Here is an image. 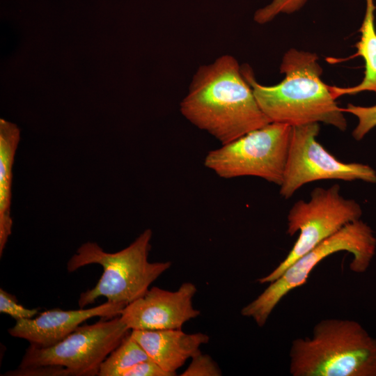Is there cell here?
Returning a JSON list of instances; mask_svg holds the SVG:
<instances>
[{"label": "cell", "mask_w": 376, "mask_h": 376, "mask_svg": "<svg viewBox=\"0 0 376 376\" xmlns=\"http://www.w3.org/2000/svg\"><path fill=\"white\" fill-rule=\"evenodd\" d=\"M180 110L187 120L222 145L271 123L238 61L228 54L198 68Z\"/></svg>", "instance_id": "obj_1"}, {"label": "cell", "mask_w": 376, "mask_h": 376, "mask_svg": "<svg viewBox=\"0 0 376 376\" xmlns=\"http://www.w3.org/2000/svg\"><path fill=\"white\" fill-rule=\"evenodd\" d=\"M318 61L315 53L290 49L280 65L285 77L273 86L258 83L249 65L241 68L260 108L271 122L291 127L323 123L345 131L347 125L344 112L329 86L322 81Z\"/></svg>", "instance_id": "obj_2"}, {"label": "cell", "mask_w": 376, "mask_h": 376, "mask_svg": "<svg viewBox=\"0 0 376 376\" xmlns=\"http://www.w3.org/2000/svg\"><path fill=\"white\" fill-rule=\"evenodd\" d=\"M289 356L292 376H376V338L355 320H320L312 337L292 340Z\"/></svg>", "instance_id": "obj_3"}, {"label": "cell", "mask_w": 376, "mask_h": 376, "mask_svg": "<svg viewBox=\"0 0 376 376\" xmlns=\"http://www.w3.org/2000/svg\"><path fill=\"white\" fill-rule=\"evenodd\" d=\"M152 235L150 229H146L128 246L115 253L104 251L95 242L81 244L68 260V271L97 264L103 272L93 288L80 295L79 306L83 308L100 297L128 304L144 295L150 284L171 266L170 261L148 260Z\"/></svg>", "instance_id": "obj_4"}, {"label": "cell", "mask_w": 376, "mask_h": 376, "mask_svg": "<svg viewBox=\"0 0 376 376\" xmlns=\"http://www.w3.org/2000/svg\"><path fill=\"white\" fill-rule=\"evenodd\" d=\"M347 251L352 255L350 269L354 273L367 271L375 255L376 237L373 229L361 219L345 225L291 264L281 276L241 311L263 327L280 301L291 290L303 285L311 271L327 257Z\"/></svg>", "instance_id": "obj_5"}, {"label": "cell", "mask_w": 376, "mask_h": 376, "mask_svg": "<svg viewBox=\"0 0 376 376\" xmlns=\"http://www.w3.org/2000/svg\"><path fill=\"white\" fill-rule=\"evenodd\" d=\"M362 209L353 199L344 198L340 186L315 187L308 201L299 200L290 209L287 217V233L298 237L287 256L267 276L258 279L260 284L279 278L295 260L310 251L345 225L360 219Z\"/></svg>", "instance_id": "obj_6"}, {"label": "cell", "mask_w": 376, "mask_h": 376, "mask_svg": "<svg viewBox=\"0 0 376 376\" xmlns=\"http://www.w3.org/2000/svg\"><path fill=\"white\" fill-rule=\"evenodd\" d=\"M292 127L271 122L210 150L204 165L223 178L255 176L281 185Z\"/></svg>", "instance_id": "obj_7"}, {"label": "cell", "mask_w": 376, "mask_h": 376, "mask_svg": "<svg viewBox=\"0 0 376 376\" xmlns=\"http://www.w3.org/2000/svg\"><path fill=\"white\" fill-rule=\"evenodd\" d=\"M130 329L120 316L78 327L61 341L48 347L30 345L19 368L61 366L70 376L97 375L102 361Z\"/></svg>", "instance_id": "obj_8"}, {"label": "cell", "mask_w": 376, "mask_h": 376, "mask_svg": "<svg viewBox=\"0 0 376 376\" xmlns=\"http://www.w3.org/2000/svg\"><path fill=\"white\" fill-rule=\"evenodd\" d=\"M319 132L318 123L292 127L285 168L280 185L281 196L289 198L303 185L322 180L376 183V171L372 167L338 160L317 141Z\"/></svg>", "instance_id": "obj_9"}, {"label": "cell", "mask_w": 376, "mask_h": 376, "mask_svg": "<svg viewBox=\"0 0 376 376\" xmlns=\"http://www.w3.org/2000/svg\"><path fill=\"white\" fill-rule=\"evenodd\" d=\"M196 291L190 282L182 283L175 291L152 287L127 304L119 316L130 330L182 329L201 313L193 306Z\"/></svg>", "instance_id": "obj_10"}, {"label": "cell", "mask_w": 376, "mask_h": 376, "mask_svg": "<svg viewBox=\"0 0 376 376\" xmlns=\"http://www.w3.org/2000/svg\"><path fill=\"white\" fill-rule=\"evenodd\" d=\"M127 304L107 301L97 306L77 310L54 308L37 317L17 320L8 329L15 338L24 339L38 347H48L61 341L79 325L95 317L112 318L120 315Z\"/></svg>", "instance_id": "obj_11"}, {"label": "cell", "mask_w": 376, "mask_h": 376, "mask_svg": "<svg viewBox=\"0 0 376 376\" xmlns=\"http://www.w3.org/2000/svg\"><path fill=\"white\" fill-rule=\"evenodd\" d=\"M130 334L151 360L173 376L210 340L205 334H187L181 329L131 330Z\"/></svg>", "instance_id": "obj_12"}, {"label": "cell", "mask_w": 376, "mask_h": 376, "mask_svg": "<svg viewBox=\"0 0 376 376\" xmlns=\"http://www.w3.org/2000/svg\"><path fill=\"white\" fill-rule=\"evenodd\" d=\"M20 130L18 127L0 119V257L11 234L13 220L10 217L13 165Z\"/></svg>", "instance_id": "obj_13"}, {"label": "cell", "mask_w": 376, "mask_h": 376, "mask_svg": "<svg viewBox=\"0 0 376 376\" xmlns=\"http://www.w3.org/2000/svg\"><path fill=\"white\" fill-rule=\"evenodd\" d=\"M365 16L359 29L360 40L356 45L354 56H361L365 61V72L362 81L350 87L329 86L335 99L345 95H354L363 91H373L376 94V30L375 26L374 0H366Z\"/></svg>", "instance_id": "obj_14"}, {"label": "cell", "mask_w": 376, "mask_h": 376, "mask_svg": "<svg viewBox=\"0 0 376 376\" xmlns=\"http://www.w3.org/2000/svg\"><path fill=\"white\" fill-rule=\"evenodd\" d=\"M150 357L143 347L128 334L100 365L98 376H123L136 363Z\"/></svg>", "instance_id": "obj_15"}, {"label": "cell", "mask_w": 376, "mask_h": 376, "mask_svg": "<svg viewBox=\"0 0 376 376\" xmlns=\"http://www.w3.org/2000/svg\"><path fill=\"white\" fill-rule=\"evenodd\" d=\"M307 0H272L265 6L258 9L253 15L256 22L263 24L273 20L281 13L292 14L300 10Z\"/></svg>", "instance_id": "obj_16"}, {"label": "cell", "mask_w": 376, "mask_h": 376, "mask_svg": "<svg viewBox=\"0 0 376 376\" xmlns=\"http://www.w3.org/2000/svg\"><path fill=\"white\" fill-rule=\"evenodd\" d=\"M344 113L355 116L358 124L352 132L354 139L361 140L373 128L376 127V104L370 107H363L348 104L342 108Z\"/></svg>", "instance_id": "obj_17"}, {"label": "cell", "mask_w": 376, "mask_h": 376, "mask_svg": "<svg viewBox=\"0 0 376 376\" xmlns=\"http://www.w3.org/2000/svg\"><path fill=\"white\" fill-rule=\"evenodd\" d=\"M39 308H26L19 304L15 297L0 289V313L9 315L15 320L33 318L38 314Z\"/></svg>", "instance_id": "obj_18"}, {"label": "cell", "mask_w": 376, "mask_h": 376, "mask_svg": "<svg viewBox=\"0 0 376 376\" xmlns=\"http://www.w3.org/2000/svg\"><path fill=\"white\" fill-rule=\"evenodd\" d=\"M182 376H219L221 371L210 356L201 352L191 358Z\"/></svg>", "instance_id": "obj_19"}, {"label": "cell", "mask_w": 376, "mask_h": 376, "mask_svg": "<svg viewBox=\"0 0 376 376\" xmlns=\"http://www.w3.org/2000/svg\"><path fill=\"white\" fill-rule=\"evenodd\" d=\"M2 375L7 376H70L67 369L55 365L40 366L35 367L17 368Z\"/></svg>", "instance_id": "obj_20"}, {"label": "cell", "mask_w": 376, "mask_h": 376, "mask_svg": "<svg viewBox=\"0 0 376 376\" xmlns=\"http://www.w3.org/2000/svg\"><path fill=\"white\" fill-rule=\"evenodd\" d=\"M123 376H173L150 359L139 362L125 371Z\"/></svg>", "instance_id": "obj_21"}]
</instances>
